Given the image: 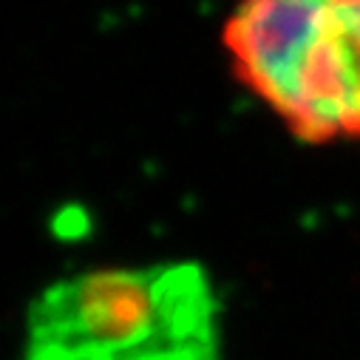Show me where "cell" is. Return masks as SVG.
I'll return each instance as SVG.
<instances>
[{"label":"cell","mask_w":360,"mask_h":360,"mask_svg":"<svg viewBox=\"0 0 360 360\" xmlns=\"http://www.w3.org/2000/svg\"><path fill=\"white\" fill-rule=\"evenodd\" d=\"M221 318L199 261L82 269L29 301L20 360H221Z\"/></svg>","instance_id":"cell-1"},{"label":"cell","mask_w":360,"mask_h":360,"mask_svg":"<svg viewBox=\"0 0 360 360\" xmlns=\"http://www.w3.org/2000/svg\"><path fill=\"white\" fill-rule=\"evenodd\" d=\"M221 49L298 142H360V0H236Z\"/></svg>","instance_id":"cell-2"}]
</instances>
